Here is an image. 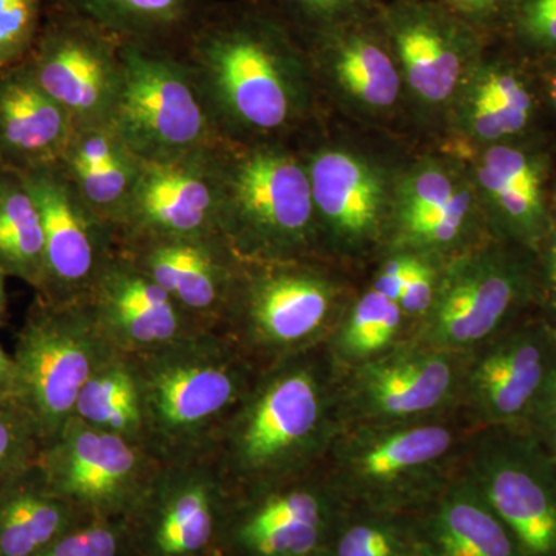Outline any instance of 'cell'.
<instances>
[{
    "label": "cell",
    "instance_id": "cell-1",
    "mask_svg": "<svg viewBox=\"0 0 556 556\" xmlns=\"http://www.w3.org/2000/svg\"><path fill=\"white\" fill-rule=\"evenodd\" d=\"M179 54L225 141L294 142L324 113L305 47L252 0H215Z\"/></svg>",
    "mask_w": 556,
    "mask_h": 556
},
{
    "label": "cell",
    "instance_id": "cell-11",
    "mask_svg": "<svg viewBox=\"0 0 556 556\" xmlns=\"http://www.w3.org/2000/svg\"><path fill=\"white\" fill-rule=\"evenodd\" d=\"M300 42L308 54L324 112L413 141L404 84L378 13Z\"/></svg>",
    "mask_w": 556,
    "mask_h": 556
},
{
    "label": "cell",
    "instance_id": "cell-17",
    "mask_svg": "<svg viewBox=\"0 0 556 556\" xmlns=\"http://www.w3.org/2000/svg\"><path fill=\"white\" fill-rule=\"evenodd\" d=\"M452 153L466 161L492 239L535 252L556 214L554 163L543 142L530 137Z\"/></svg>",
    "mask_w": 556,
    "mask_h": 556
},
{
    "label": "cell",
    "instance_id": "cell-23",
    "mask_svg": "<svg viewBox=\"0 0 556 556\" xmlns=\"http://www.w3.org/2000/svg\"><path fill=\"white\" fill-rule=\"evenodd\" d=\"M556 356L546 318L517 321L479 348L464 376L475 415L490 428H526Z\"/></svg>",
    "mask_w": 556,
    "mask_h": 556
},
{
    "label": "cell",
    "instance_id": "cell-14",
    "mask_svg": "<svg viewBox=\"0 0 556 556\" xmlns=\"http://www.w3.org/2000/svg\"><path fill=\"white\" fill-rule=\"evenodd\" d=\"M229 497L211 453L161 464L123 519L130 556H222Z\"/></svg>",
    "mask_w": 556,
    "mask_h": 556
},
{
    "label": "cell",
    "instance_id": "cell-6",
    "mask_svg": "<svg viewBox=\"0 0 556 556\" xmlns=\"http://www.w3.org/2000/svg\"><path fill=\"white\" fill-rule=\"evenodd\" d=\"M218 230L244 260L320 257L313 193L294 142L218 148Z\"/></svg>",
    "mask_w": 556,
    "mask_h": 556
},
{
    "label": "cell",
    "instance_id": "cell-33",
    "mask_svg": "<svg viewBox=\"0 0 556 556\" xmlns=\"http://www.w3.org/2000/svg\"><path fill=\"white\" fill-rule=\"evenodd\" d=\"M405 320L401 306L369 285L356 292L328 340L343 361H367L396 340Z\"/></svg>",
    "mask_w": 556,
    "mask_h": 556
},
{
    "label": "cell",
    "instance_id": "cell-19",
    "mask_svg": "<svg viewBox=\"0 0 556 556\" xmlns=\"http://www.w3.org/2000/svg\"><path fill=\"white\" fill-rule=\"evenodd\" d=\"M320 470L230 490L222 556H317L328 521Z\"/></svg>",
    "mask_w": 556,
    "mask_h": 556
},
{
    "label": "cell",
    "instance_id": "cell-18",
    "mask_svg": "<svg viewBox=\"0 0 556 556\" xmlns=\"http://www.w3.org/2000/svg\"><path fill=\"white\" fill-rule=\"evenodd\" d=\"M39 208L43 281L36 295L78 303L115 249V230L90 211L60 163L20 174Z\"/></svg>",
    "mask_w": 556,
    "mask_h": 556
},
{
    "label": "cell",
    "instance_id": "cell-15",
    "mask_svg": "<svg viewBox=\"0 0 556 556\" xmlns=\"http://www.w3.org/2000/svg\"><path fill=\"white\" fill-rule=\"evenodd\" d=\"M24 65L68 113L73 129L110 126L123 80L121 40L78 14L47 7Z\"/></svg>",
    "mask_w": 556,
    "mask_h": 556
},
{
    "label": "cell",
    "instance_id": "cell-36",
    "mask_svg": "<svg viewBox=\"0 0 556 556\" xmlns=\"http://www.w3.org/2000/svg\"><path fill=\"white\" fill-rule=\"evenodd\" d=\"M497 42L530 65L556 58V0H514Z\"/></svg>",
    "mask_w": 556,
    "mask_h": 556
},
{
    "label": "cell",
    "instance_id": "cell-21",
    "mask_svg": "<svg viewBox=\"0 0 556 556\" xmlns=\"http://www.w3.org/2000/svg\"><path fill=\"white\" fill-rule=\"evenodd\" d=\"M540 86L532 65L503 43L490 42L471 70L438 148L450 152L536 137Z\"/></svg>",
    "mask_w": 556,
    "mask_h": 556
},
{
    "label": "cell",
    "instance_id": "cell-9",
    "mask_svg": "<svg viewBox=\"0 0 556 556\" xmlns=\"http://www.w3.org/2000/svg\"><path fill=\"white\" fill-rule=\"evenodd\" d=\"M110 127L141 161L178 159L225 141L181 54L135 43H123Z\"/></svg>",
    "mask_w": 556,
    "mask_h": 556
},
{
    "label": "cell",
    "instance_id": "cell-48",
    "mask_svg": "<svg viewBox=\"0 0 556 556\" xmlns=\"http://www.w3.org/2000/svg\"><path fill=\"white\" fill-rule=\"evenodd\" d=\"M554 203H555V208H556V178H555V182H554Z\"/></svg>",
    "mask_w": 556,
    "mask_h": 556
},
{
    "label": "cell",
    "instance_id": "cell-25",
    "mask_svg": "<svg viewBox=\"0 0 556 556\" xmlns=\"http://www.w3.org/2000/svg\"><path fill=\"white\" fill-rule=\"evenodd\" d=\"M115 244L155 280L179 308L201 327L217 332L241 262L222 233Z\"/></svg>",
    "mask_w": 556,
    "mask_h": 556
},
{
    "label": "cell",
    "instance_id": "cell-26",
    "mask_svg": "<svg viewBox=\"0 0 556 556\" xmlns=\"http://www.w3.org/2000/svg\"><path fill=\"white\" fill-rule=\"evenodd\" d=\"M459 357L427 345L379 354L357 369L351 388L354 408L371 424L433 415L464 382Z\"/></svg>",
    "mask_w": 556,
    "mask_h": 556
},
{
    "label": "cell",
    "instance_id": "cell-2",
    "mask_svg": "<svg viewBox=\"0 0 556 556\" xmlns=\"http://www.w3.org/2000/svg\"><path fill=\"white\" fill-rule=\"evenodd\" d=\"M294 144L309 178L320 257L339 266L378 258L399 178L419 144L327 112Z\"/></svg>",
    "mask_w": 556,
    "mask_h": 556
},
{
    "label": "cell",
    "instance_id": "cell-22",
    "mask_svg": "<svg viewBox=\"0 0 556 556\" xmlns=\"http://www.w3.org/2000/svg\"><path fill=\"white\" fill-rule=\"evenodd\" d=\"M78 303L121 356L149 353L208 331L116 244Z\"/></svg>",
    "mask_w": 556,
    "mask_h": 556
},
{
    "label": "cell",
    "instance_id": "cell-27",
    "mask_svg": "<svg viewBox=\"0 0 556 556\" xmlns=\"http://www.w3.org/2000/svg\"><path fill=\"white\" fill-rule=\"evenodd\" d=\"M72 134L68 113L24 64L0 72V167L22 174L58 164Z\"/></svg>",
    "mask_w": 556,
    "mask_h": 556
},
{
    "label": "cell",
    "instance_id": "cell-3",
    "mask_svg": "<svg viewBox=\"0 0 556 556\" xmlns=\"http://www.w3.org/2000/svg\"><path fill=\"white\" fill-rule=\"evenodd\" d=\"M318 348L263 368L211 455L230 490L320 466L334 439V391Z\"/></svg>",
    "mask_w": 556,
    "mask_h": 556
},
{
    "label": "cell",
    "instance_id": "cell-37",
    "mask_svg": "<svg viewBox=\"0 0 556 556\" xmlns=\"http://www.w3.org/2000/svg\"><path fill=\"white\" fill-rule=\"evenodd\" d=\"M43 441L20 402H0V489L38 464Z\"/></svg>",
    "mask_w": 556,
    "mask_h": 556
},
{
    "label": "cell",
    "instance_id": "cell-29",
    "mask_svg": "<svg viewBox=\"0 0 556 556\" xmlns=\"http://www.w3.org/2000/svg\"><path fill=\"white\" fill-rule=\"evenodd\" d=\"M84 522L54 495L38 464L0 489V556H35Z\"/></svg>",
    "mask_w": 556,
    "mask_h": 556
},
{
    "label": "cell",
    "instance_id": "cell-46",
    "mask_svg": "<svg viewBox=\"0 0 556 556\" xmlns=\"http://www.w3.org/2000/svg\"><path fill=\"white\" fill-rule=\"evenodd\" d=\"M532 67L535 70L543 102L546 101L556 113V58L555 60L540 62V64L532 65Z\"/></svg>",
    "mask_w": 556,
    "mask_h": 556
},
{
    "label": "cell",
    "instance_id": "cell-32",
    "mask_svg": "<svg viewBox=\"0 0 556 556\" xmlns=\"http://www.w3.org/2000/svg\"><path fill=\"white\" fill-rule=\"evenodd\" d=\"M439 556H515L514 538L496 517L484 495L455 492L437 518Z\"/></svg>",
    "mask_w": 556,
    "mask_h": 556
},
{
    "label": "cell",
    "instance_id": "cell-39",
    "mask_svg": "<svg viewBox=\"0 0 556 556\" xmlns=\"http://www.w3.org/2000/svg\"><path fill=\"white\" fill-rule=\"evenodd\" d=\"M35 556H130L123 521H89Z\"/></svg>",
    "mask_w": 556,
    "mask_h": 556
},
{
    "label": "cell",
    "instance_id": "cell-10",
    "mask_svg": "<svg viewBox=\"0 0 556 556\" xmlns=\"http://www.w3.org/2000/svg\"><path fill=\"white\" fill-rule=\"evenodd\" d=\"M113 354L80 303L54 305L35 295L13 358L16 402L30 413L43 445L75 416L80 390Z\"/></svg>",
    "mask_w": 556,
    "mask_h": 556
},
{
    "label": "cell",
    "instance_id": "cell-44",
    "mask_svg": "<svg viewBox=\"0 0 556 556\" xmlns=\"http://www.w3.org/2000/svg\"><path fill=\"white\" fill-rule=\"evenodd\" d=\"M526 428L556 456V356Z\"/></svg>",
    "mask_w": 556,
    "mask_h": 556
},
{
    "label": "cell",
    "instance_id": "cell-24",
    "mask_svg": "<svg viewBox=\"0 0 556 556\" xmlns=\"http://www.w3.org/2000/svg\"><path fill=\"white\" fill-rule=\"evenodd\" d=\"M455 448V431L422 419L371 424L332 439L331 473L378 492L404 489L439 473Z\"/></svg>",
    "mask_w": 556,
    "mask_h": 556
},
{
    "label": "cell",
    "instance_id": "cell-4",
    "mask_svg": "<svg viewBox=\"0 0 556 556\" xmlns=\"http://www.w3.org/2000/svg\"><path fill=\"white\" fill-rule=\"evenodd\" d=\"M126 358L137 380L142 442L161 463L208 455L262 371L215 331Z\"/></svg>",
    "mask_w": 556,
    "mask_h": 556
},
{
    "label": "cell",
    "instance_id": "cell-20",
    "mask_svg": "<svg viewBox=\"0 0 556 556\" xmlns=\"http://www.w3.org/2000/svg\"><path fill=\"white\" fill-rule=\"evenodd\" d=\"M218 146L178 159L142 161L115 226V243L219 233Z\"/></svg>",
    "mask_w": 556,
    "mask_h": 556
},
{
    "label": "cell",
    "instance_id": "cell-40",
    "mask_svg": "<svg viewBox=\"0 0 556 556\" xmlns=\"http://www.w3.org/2000/svg\"><path fill=\"white\" fill-rule=\"evenodd\" d=\"M444 260L412 252L407 277L397 305L407 320L422 324L437 299Z\"/></svg>",
    "mask_w": 556,
    "mask_h": 556
},
{
    "label": "cell",
    "instance_id": "cell-47",
    "mask_svg": "<svg viewBox=\"0 0 556 556\" xmlns=\"http://www.w3.org/2000/svg\"><path fill=\"white\" fill-rule=\"evenodd\" d=\"M7 277L0 270V327L5 324L7 308H9V294H7Z\"/></svg>",
    "mask_w": 556,
    "mask_h": 556
},
{
    "label": "cell",
    "instance_id": "cell-43",
    "mask_svg": "<svg viewBox=\"0 0 556 556\" xmlns=\"http://www.w3.org/2000/svg\"><path fill=\"white\" fill-rule=\"evenodd\" d=\"M396 540L376 526H354L340 536L338 556H396Z\"/></svg>",
    "mask_w": 556,
    "mask_h": 556
},
{
    "label": "cell",
    "instance_id": "cell-5",
    "mask_svg": "<svg viewBox=\"0 0 556 556\" xmlns=\"http://www.w3.org/2000/svg\"><path fill=\"white\" fill-rule=\"evenodd\" d=\"M324 257L241 258L217 332L260 368L327 342L356 292Z\"/></svg>",
    "mask_w": 556,
    "mask_h": 556
},
{
    "label": "cell",
    "instance_id": "cell-13",
    "mask_svg": "<svg viewBox=\"0 0 556 556\" xmlns=\"http://www.w3.org/2000/svg\"><path fill=\"white\" fill-rule=\"evenodd\" d=\"M144 445L73 416L40 452L38 467L54 495L87 521H123L161 468Z\"/></svg>",
    "mask_w": 556,
    "mask_h": 556
},
{
    "label": "cell",
    "instance_id": "cell-7",
    "mask_svg": "<svg viewBox=\"0 0 556 556\" xmlns=\"http://www.w3.org/2000/svg\"><path fill=\"white\" fill-rule=\"evenodd\" d=\"M378 17L404 84L409 135L417 144H438L490 42L441 0H386Z\"/></svg>",
    "mask_w": 556,
    "mask_h": 556
},
{
    "label": "cell",
    "instance_id": "cell-38",
    "mask_svg": "<svg viewBox=\"0 0 556 556\" xmlns=\"http://www.w3.org/2000/svg\"><path fill=\"white\" fill-rule=\"evenodd\" d=\"M46 14L47 0H0V72L27 61Z\"/></svg>",
    "mask_w": 556,
    "mask_h": 556
},
{
    "label": "cell",
    "instance_id": "cell-41",
    "mask_svg": "<svg viewBox=\"0 0 556 556\" xmlns=\"http://www.w3.org/2000/svg\"><path fill=\"white\" fill-rule=\"evenodd\" d=\"M489 42L500 39L514 0H441Z\"/></svg>",
    "mask_w": 556,
    "mask_h": 556
},
{
    "label": "cell",
    "instance_id": "cell-16",
    "mask_svg": "<svg viewBox=\"0 0 556 556\" xmlns=\"http://www.w3.org/2000/svg\"><path fill=\"white\" fill-rule=\"evenodd\" d=\"M479 492L527 556H556V456L527 428H492L473 459Z\"/></svg>",
    "mask_w": 556,
    "mask_h": 556
},
{
    "label": "cell",
    "instance_id": "cell-45",
    "mask_svg": "<svg viewBox=\"0 0 556 556\" xmlns=\"http://www.w3.org/2000/svg\"><path fill=\"white\" fill-rule=\"evenodd\" d=\"M17 378L13 354L0 345V402L16 401Z\"/></svg>",
    "mask_w": 556,
    "mask_h": 556
},
{
    "label": "cell",
    "instance_id": "cell-28",
    "mask_svg": "<svg viewBox=\"0 0 556 556\" xmlns=\"http://www.w3.org/2000/svg\"><path fill=\"white\" fill-rule=\"evenodd\" d=\"M215 0H47L123 43L181 53Z\"/></svg>",
    "mask_w": 556,
    "mask_h": 556
},
{
    "label": "cell",
    "instance_id": "cell-35",
    "mask_svg": "<svg viewBox=\"0 0 556 556\" xmlns=\"http://www.w3.org/2000/svg\"><path fill=\"white\" fill-rule=\"evenodd\" d=\"M294 33L311 38L346 22L378 13L386 0H252Z\"/></svg>",
    "mask_w": 556,
    "mask_h": 556
},
{
    "label": "cell",
    "instance_id": "cell-42",
    "mask_svg": "<svg viewBox=\"0 0 556 556\" xmlns=\"http://www.w3.org/2000/svg\"><path fill=\"white\" fill-rule=\"evenodd\" d=\"M535 257V305L556 327V214L547 236L533 252Z\"/></svg>",
    "mask_w": 556,
    "mask_h": 556
},
{
    "label": "cell",
    "instance_id": "cell-12",
    "mask_svg": "<svg viewBox=\"0 0 556 556\" xmlns=\"http://www.w3.org/2000/svg\"><path fill=\"white\" fill-rule=\"evenodd\" d=\"M490 239L466 161L438 146H416L399 178L382 252L448 262Z\"/></svg>",
    "mask_w": 556,
    "mask_h": 556
},
{
    "label": "cell",
    "instance_id": "cell-30",
    "mask_svg": "<svg viewBox=\"0 0 556 556\" xmlns=\"http://www.w3.org/2000/svg\"><path fill=\"white\" fill-rule=\"evenodd\" d=\"M0 270L39 292L43 232L39 208L17 172L0 167Z\"/></svg>",
    "mask_w": 556,
    "mask_h": 556
},
{
    "label": "cell",
    "instance_id": "cell-31",
    "mask_svg": "<svg viewBox=\"0 0 556 556\" xmlns=\"http://www.w3.org/2000/svg\"><path fill=\"white\" fill-rule=\"evenodd\" d=\"M75 416L144 445L137 380L126 356L113 354L90 376L80 390Z\"/></svg>",
    "mask_w": 556,
    "mask_h": 556
},
{
    "label": "cell",
    "instance_id": "cell-8",
    "mask_svg": "<svg viewBox=\"0 0 556 556\" xmlns=\"http://www.w3.org/2000/svg\"><path fill=\"white\" fill-rule=\"evenodd\" d=\"M535 305L533 252L490 239L445 262L419 343L463 354L485 345Z\"/></svg>",
    "mask_w": 556,
    "mask_h": 556
},
{
    "label": "cell",
    "instance_id": "cell-34",
    "mask_svg": "<svg viewBox=\"0 0 556 556\" xmlns=\"http://www.w3.org/2000/svg\"><path fill=\"white\" fill-rule=\"evenodd\" d=\"M142 161L130 150L101 167L64 166L80 199L97 217L115 230L121 212L126 207L137 182Z\"/></svg>",
    "mask_w": 556,
    "mask_h": 556
}]
</instances>
